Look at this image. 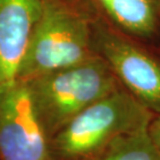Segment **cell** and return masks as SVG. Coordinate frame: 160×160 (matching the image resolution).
Returning <instances> with one entry per match:
<instances>
[{"label": "cell", "mask_w": 160, "mask_h": 160, "mask_svg": "<svg viewBox=\"0 0 160 160\" xmlns=\"http://www.w3.org/2000/svg\"><path fill=\"white\" fill-rule=\"evenodd\" d=\"M22 82L49 140L82 110L122 86L98 53L77 65Z\"/></svg>", "instance_id": "1"}, {"label": "cell", "mask_w": 160, "mask_h": 160, "mask_svg": "<svg viewBox=\"0 0 160 160\" xmlns=\"http://www.w3.org/2000/svg\"><path fill=\"white\" fill-rule=\"evenodd\" d=\"M154 116L121 86L82 110L49 140L50 160H91L118 137L147 129Z\"/></svg>", "instance_id": "2"}, {"label": "cell", "mask_w": 160, "mask_h": 160, "mask_svg": "<svg viewBox=\"0 0 160 160\" xmlns=\"http://www.w3.org/2000/svg\"><path fill=\"white\" fill-rule=\"evenodd\" d=\"M97 54L92 23L66 0H43L18 81L77 65Z\"/></svg>", "instance_id": "3"}, {"label": "cell", "mask_w": 160, "mask_h": 160, "mask_svg": "<svg viewBox=\"0 0 160 160\" xmlns=\"http://www.w3.org/2000/svg\"><path fill=\"white\" fill-rule=\"evenodd\" d=\"M92 46L120 84L139 103L160 113V62L132 42L101 24L92 25Z\"/></svg>", "instance_id": "4"}, {"label": "cell", "mask_w": 160, "mask_h": 160, "mask_svg": "<svg viewBox=\"0 0 160 160\" xmlns=\"http://www.w3.org/2000/svg\"><path fill=\"white\" fill-rule=\"evenodd\" d=\"M0 160H50L49 138L22 81L0 89Z\"/></svg>", "instance_id": "5"}, {"label": "cell", "mask_w": 160, "mask_h": 160, "mask_svg": "<svg viewBox=\"0 0 160 160\" xmlns=\"http://www.w3.org/2000/svg\"><path fill=\"white\" fill-rule=\"evenodd\" d=\"M43 0H0V89L18 81Z\"/></svg>", "instance_id": "6"}, {"label": "cell", "mask_w": 160, "mask_h": 160, "mask_svg": "<svg viewBox=\"0 0 160 160\" xmlns=\"http://www.w3.org/2000/svg\"><path fill=\"white\" fill-rule=\"evenodd\" d=\"M108 16L122 29L138 37H150L158 23L155 0H100Z\"/></svg>", "instance_id": "7"}, {"label": "cell", "mask_w": 160, "mask_h": 160, "mask_svg": "<svg viewBox=\"0 0 160 160\" xmlns=\"http://www.w3.org/2000/svg\"><path fill=\"white\" fill-rule=\"evenodd\" d=\"M91 160H160V154L147 128L118 137Z\"/></svg>", "instance_id": "8"}, {"label": "cell", "mask_w": 160, "mask_h": 160, "mask_svg": "<svg viewBox=\"0 0 160 160\" xmlns=\"http://www.w3.org/2000/svg\"><path fill=\"white\" fill-rule=\"evenodd\" d=\"M148 133L151 142L160 154V113L155 114L148 127Z\"/></svg>", "instance_id": "9"}]
</instances>
